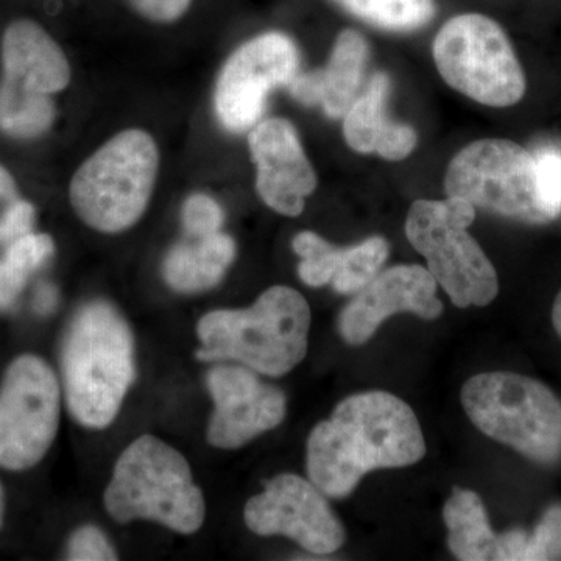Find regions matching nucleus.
<instances>
[{
	"mask_svg": "<svg viewBox=\"0 0 561 561\" xmlns=\"http://www.w3.org/2000/svg\"><path fill=\"white\" fill-rule=\"evenodd\" d=\"M7 79L43 94L65 90L70 80L69 62L54 38L36 22L14 21L2 38Z\"/></svg>",
	"mask_w": 561,
	"mask_h": 561,
	"instance_id": "obj_19",
	"label": "nucleus"
},
{
	"mask_svg": "<svg viewBox=\"0 0 561 561\" xmlns=\"http://www.w3.org/2000/svg\"><path fill=\"white\" fill-rule=\"evenodd\" d=\"M54 239L47 234H27L10 243L0 261V308H9L24 289L28 276L54 253Z\"/></svg>",
	"mask_w": 561,
	"mask_h": 561,
	"instance_id": "obj_24",
	"label": "nucleus"
},
{
	"mask_svg": "<svg viewBox=\"0 0 561 561\" xmlns=\"http://www.w3.org/2000/svg\"><path fill=\"white\" fill-rule=\"evenodd\" d=\"M68 560L111 561L117 560V552L101 529L83 526L73 531L68 542Z\"/></svg>",
	"mask_w": 561,
	"mask_h": 561,
	"instance_id": "obj_28",
	"label": "nucleus"
},
{
	"mask_svg": "<svg viewBox=\"0 0 561 561\" xmlns=\"http://www.w3.org/2000/svg\"><path fill=\"white\" fill-rule=\"evenodd\" d=\"M35 221V208L28 202H11L5 216L0 221V241L13 243L24 236L31 234Z\"/></svg>",
	"mask_w": 561,
	"mask_h": 561,
	"instance_id": "obj_29",
	"label": "nucleus"
},
{
	"mask_svg": "<svg viewBox=\"0 0 561 561\" xmlns=\"http://www.w3.org/2000/svg\"><path fill=\"white\" fill-rule=\"evenodd\" d=\"M300 54L289 36L264 33L239 47L221 70L216 88V111L221 125L243 133L261 119L267 95L289 87L298 73Z\"/></svg>",
	"mask_w": 561,
	"mask_h": 561,
	"instance_id": "obj_11",
	"label": "nucleus"
},
{
	"mask_svg": "<svg viewBox=\"0 0 561 561\" xmlns=\"http://www.w3.org/2000/svg\"><path fill=\"white\" fill-rule=\"evenodd\" d=\"M446 195L474 208L527 224H548L551 210L538 187L535 154L508 139H481L461 149L449 162Z\"/></svg>",
	"mask_w": 561,
	"mask_h": 561,
	"instance_id": "obj_9",
	"label": "nucleus"
},
{
	"mask_svg": "<svg viewBox=\"0 0 561 561\" xmlns=\"http://www.w3.org/2000/svg\"><path fill=\"white\" fill-rule=\"evenodd\" d=\"M370 46L356 31H343L332 47L327 68L297 73L289 83L295 101L321 106L331 119H343L362 92Z\"/></svg>",
	"mask_w": 561,
	"mask_h": 561,
	"instance_id": "obj_17",
	"label": "nucleus"
},
{
	"mask_svg": "<svg viewBox=\"0 0 561 561\" xmlns=\"http://www.w3.org/2000/svg\"><path fill=\"white\" fill-rule=\"evenodd\" d=\"M103 501L116 523L147 519L183 535L195 534L206 518L190 463L153 435H142L121 454Z\"/></svg>",
	"mask_w": 561,
	"mask_h": 561,
	"instance_id": "obj_4",
	"label": "nucleus"
},
{
	"mask_svg": "<svg viewBox=\"0 0 561 561\" xmlns=\"http://www.w3.org/2000/svg\"><path fill=\"white\" fill-rule=\"evenodd\" d=\"M461 404L472 424L530 459L561 457V401L545 383L515 373H482L465 382Z\"/></svg>",
	"mask_w": 561,
	"mask_h": 561,
	"instance_id": "obj_6",
	"label": "nucleus"
},
{
	"mask_svg": "<svg viewBox=\"0 0 561 561\" xmlns=\"http://www.w3.org/2000/svg\"><path fill=\"white\" fill-rule=\"evenodd\" d=\"M62 376L70 415L105 430L135 381V343L127 321L108 302L83 306L62 345Z\"/></svg>",
	"mask_w": 561,
	"mask_h": 561,
	"instance_id": "obj_2",
	"label": "nucleus"
},
{
	"mask_svg": "<svg viewBox=\"0 0 561 561\" xmlns=\"http://www.w3.org/2000/svg\"><path fill=\"white\" fill-rule=\"evenodd\" d=\"M295 253L301 257L298 275L311 287L332 284L339 294H357L386 264L389 242L381 236L339 249L312 231H302L294 239Z\"/></svg>",
	"mask_w": 561,
	"mask_h": 561,
	"instance_id": "obj_16",
	"label": "nucleus"
},
{
	"mask_svg": "<svg viewBox=\"0 0 561 561\" xmlns=\"http://www.w3.org/2000/svg\"><path fill=\"white\" fill-rule=\"evenodd\" d=\"M243 518L254 534L284 535L319 556L337 551L345 541V529L324 494L300 476L279 474L265 483L247 502Z\"/></svg>",
	"mask_w": 561,
	"mask_h": 561,
	"instance_id": "obj_12",
	"label": "nucleus"
},
{
	"mask_svg": "<svg viewBox=\"0 0 561 561\" xmlns=\"http://www.w3.org/2000/svg\"><path fill=\"white\" fill-rule=\"evenodd\" d=\"M535 162L542 202L557 219L561 214V153L553 149L541 150L535 154Z\"/></svg>",
	"mask_w": 561,
	"mask_h": 561,
	"instance_id": "obj_27",
	"label": "nucleus"
},
{
	"mask_svg": "<svg viewBox=\"0 0 561 561\" xmlns=\"http://www.w3.org/2000/svg\"><path fill=\"white\" fill-rule=\"evenodd\" d=\"M400 312H412L424 320L438 319L443 302L437 280L421 265H394L379 272L339 317V332L351 345L370 341L383 320Z\"/></svg>",
	"mask_w": 561,
	"mask_h": 561,
	"instance_id": "obj_14",
	"label": "nucleus"
},
{
	"mask_svg": "<svg viewBox=\"0 0 561 561\" xmlns=\"http://www.w3.org/2000/svg\"><path fill=\"white\" fill-rule=\"evenodd\" d=\"M561 557V505H553L542 516L534 534L524 537L519 560H557Z\"/></svg>",
	"mask_w": 561,
	"mask_h": 561,
	"instance_id": "obj_25",
	"label": "nucleus"
},
{
	"mask_svg": "<svg viewBox=\"0 0 561 561\" xmlns=\"http://www.w3.org/2000/svg\"><path fill=\"white\" fill-rule=\"evenodd\" d=\"M3 512H5V493H3L2 485H0V526H2Z\"/></svg>",
	"mask_w": 561,
	"mask_h": 561,
	"instance_id": "obj_34",
	"label": "nucleus"
},
{
	"mask_svg": "<svg viewBox=\"0 0 561 561\" xmlns=\"http://www.w3.org/2000/svg\"><path fill=\"white\" fill-rule=\"evenodd\" d=\"M249 146L262 201L283 216H300L306 197L316 191L317 175L294 125L286 119L261 122L251 130Z\"/></svg>",
	"mask_w": 561,
	"mask_h": 561,
	"instance_id": "obj_15",
	"label": "nucleus"
},
{
	"mask_svg": "<svg viewBox=\"0 0 561 561\" xmlns=\"http://www.w3.org/2000/svg\"><path fill=\"white\" fill-rule=\"evenodd\" d=\"M389 94V76L376 72L343 116V135L357 153H376L383 160L402 161L415 150L419 136L411 125L390 119Z\"/></svg>",
	"mask_w": 561,
	"mask_h": 561,
	"instance_id": "obj_18",
	"label": "nucleus"
},
{
	"mask_svg": "<svg viewBox=\"0 0 561 561\" xmlns=\"http://www.w3.org/2000/svg\"><path fill=\"white\" fill-rule=\"evenodd\" d=\"M224 219V210L208 195H192L184 203L183 224L190 238H205L220 232Z\"/></svg>",
	"mask_w": 561,
	"mask_h": 561,
	"instance_id": "obj_26",
	"label": "nucleus"
},
{
	"mask_svg": "<svg viewBox=\"0 0 561 561\" xmlns=\"http://www.w3.org/2000/svg\"><path fill=\"white\" fill-rule=\"evenodd\" d=\"M157 144L142 130L114 136L70 181V203L102 232L128 230L146 213L158 173Z\"/></svg>",
	"mask_w": 561,
	"mask_h": 561,
	"instance_id": "obj_5",
	"label": "nucleus"
},
{
	"mask_svg": "<svg viewBox=\"0 0 561 561\" xmlns=\"http://www.w3.org/2000/svg\"><path fill=\"white\" fill-rule=\"evenodd\" d=\"M58 294L57 289L50 284H41L36 291L35 309L41 316H47L57 308Z\"/></svg>",
	"mask_w": 561,
	"mask_h": 561,
	"instance_id": "obj_31",
	"label": "nucleus"
},
{
	"mask_svg": "<svg viewBox=\"0 0 561 561\" xmlns=\"http://www.w3.org/2000/svg\"><path fill=\"white\" fill-rule=\"evenodd\" d=\"M55 106L49 94L3 77L0 83V130L13 138H36L49 130Z\"/></svg>",
	"mask_w": 561,
	"mask_h": 561,
	"instance_id": "obj_22",
	"label": "nucleus"
},
{
	"mask_svg": "<svg viewBox=\"0 0 561 561\" xmlns=\"http://www.w3.org/2000/svg\"><path fill=\"white\" fill-rule=\"evenodd\" d=\"M234 256V241L230 236L216 232L173 247L162 272L172 289L194 294L217 286Z\"/></svg>",
	"mask_w": 561,
	"mask_h": 561,
	"instance_id": "obj_20",
	"label": "nucleus"
},
{
	"mask_svg": "<svg viewBox=\"0 0 561 561\" xmlns=\"http://www.w3.org/2000/svg\"><path fill=\"white\" fill-rule=\"evenodd\" d=\"M214 413L208 442L214 448L238 449L286 419L287 400L278 387L262 382L243 365H217L206 378Z\"/></svg>",
	"mask_w": 561,
	"mask_h": 561,
	"instance_id": "obj_13",
	"label": "nucleus"
},
{
	"mask_svg": "<svg viewBox=\"0 0 561 561\" xmlns=\"http://www.w3.org/2000/svg\"><path fill=\"white\" fill-rule=\"evenodd\" d=\"M192 0H128L140 16L153 22H173L180 20L190 10Z\"/></svg>",
	"mask_w": 561,
	"mask_h": 561,
	"instance_id": "obj_30",
	"label": "nucleus"
},
{
	"mask_svg": "<svg viewBox=\"0 0 561 561\" xmlns=\"http://www.w3.org/2000/svg\"><path fill=\"white\" fill-rule=\"evenodd\" d=\"M311 309L300 291L286 286L265 290L247 309L206 313L197 327L202 362H239L261 375L279 378L308 353Z\"/></svg>",
	"mask_w": 561,
	"mask_h": 561,
	"instance_id": "obj_3",
	"label": "nucleus"
},
{
	"mask_svg": "<svg viewBox=\"0 0 561 561\" xmlns=\"http://www.w3.org/2000/svg\"><path fill=\"white\" fill-rule=\"evenodd\" d=\"M424 454L419 420L404 401L387 391L357 393L309 435V481L324 496L345 497L368 471L409 467Z\"/></svg>",
	"mask_w": 561,
	"mask_h": 561,
	"instance_id": "obj_1",
	"label": "nucleus"
},
{
	"mask_svg": "<svg viewBox=\"0 0 561 561\" xmlns=\"http://www.w3.org/2000/svg\"><path fill=\"white\" fill-rule=\"evenodd\" d=\"M432 51L443 80L471 101L507 108L526 94V76L507 33L485 14L446 21Z\"/></svg>",
	"mask_w": 561,
	"mask_h": 561,
	"instance_id": "obj_8",
	"label": "nucleus"
},
{
	"mask_svg": "<svg viewBox=\"0 0 561 561\" xmlns=\"http://www.w3.org/2000/svg\"><path fill=\"white\" fill-rule=\"evenodd\" d=\"M60 426V383L41 357L10 365L0 387V467L28 470L44 459Z\"/></svg>",
	"mask_w": 561,
	"mask_h": 561,
	"instance_id": "obj_10",
	"label": "nucleus"
},
{
	"mask_svg": "<svg viewBox=\"0 0 561 561\" xmlns=\"http://www.w3.org/2000/svg\"><path fill=\"white\" fill-rule=\"evenodd\" d=\"M351 16L383 32L412 33L437 14V0H332Z\"/></svg>",
	"mask_w": 561,
	"mask_h": 561,
	"instance_id": "obj_23",
	"label": "nucleus"
},
{
	"mask_svg": "<svg viewBox=\"0 0 561 561\" xmlns=\"http://www.w3.org/2000/svg\"><path fill=\"white\" fill-rule=\"evenodd\" d=\"M476 208L463 198L416 201L409 209L405 234L423 254L427 271L459 308L486 306L496 298L500 280L468 227Z\"/></svg>",
	"mask_w": 561,
	"mask_h": 561,
	"instance_id": "obj_7",
	"label": "nucleus"
},
{
	"mask_svg": "<svg viewBox=\"0 0 561 561\" xmlns=\"http://www.w3.org/2000/svg\"><path fill=\"white\" fill-rule=\"evenodd\" d=\"M0 198L10 202L18 201L16 184H14L13 176L2 165H0Z\"/></svg>",
	"mask_w": 561,
	"mask_h": 561,
	"instance_id": "obj_32",
	"label": "nucleus"
},
{
	"mask_svg": "<svg viewBox=\"0 0 561 561\" xmlns=\"http://www.w3.org/2000/svg\"><path fill=\"white\" fill-rule=\"evenodd\" d=\"M552 323L561 337V290L560 294L557 295L556 302H553Z\"/></svg>",
	"mask_w": 561,
	"mask_h": 561,
	"instance_id": "obj_33",
	"label": "nucleus"
},
{
	"mask_svg": "<svg viewBox=\"0 0 561 561\" xmlns=\"http://www.w3.org/2000/svg\"><path fill=\"white\" fill-rule=\"evenodd\" d=\"M448 545L463 561L500 560V537L489 524L481 497L470 490H454L443 508Z\"/></svg>",
	"mask_w": 561,
	"mask_h": 561,
	"instance_id": "obj_21",
	"label": "nucleus"
}]
</instances>
